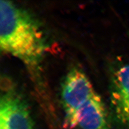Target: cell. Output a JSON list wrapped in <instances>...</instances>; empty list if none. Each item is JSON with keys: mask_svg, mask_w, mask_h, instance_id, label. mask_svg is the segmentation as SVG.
<instances>
[{"mask_svg": "<svg viewBox=\"0 0 129 129\" xmlns=\"http://www.w3.org/2000/svg\"><path fill=\"white\" fill-rule=\"evenodd\" d=\"M0 124L3 129H34L29 109L13 94L0 96Z\"/></svg>", "mask_w": 129, "mask_h": 129, "instance_id": "cell-5", "label": "cell"}, {"mask_svg": "<svg viewBox=\"0 0 129 129\" xmlns=\"http://www.w3.org/2000/svg\"><path fill=\"white\" fill-rule=\"evenodd\" d=\"M95 92L89 79L81 71L73 69L68 73L61 89L62 102L67 122Z\"/></svg>", "mask_w": 129, "mask_h": 129, "instance_id": "cell-2", "label": "cell"}, {"mask_svg": "<svg viewBox=\"0 0 129 129\" xmlns=\"http://www.w3.org/2000/svg\"><path fill=\"white\" fill-rule=\"evenodd\" d=\"M47 48L43 30L34 18L13 2L0 0V51L35 67Z\"/></svg>", "mask_w": 129, "mask_h": 129, "instance_id": "cell-1", "label": "cell"}, {"mask_svg": "<svg viewBox=\"0 0 129 129\" xmlns=\"http://www.w3.org/2000/svg\"><path fill=\"white\" fill-rule=\"evenodd\" d=\"M109 93L111 108L116 120L129 128V62L112 69Z\"/></svg>", "mask_w": 129, "mask_h": 129, "instance_id": "cell-3", "label": "cell"}, {"mask_svg": "<svg viewBox=\"0 0 129 129\" xmlns=\"http://www.w3.org/2000/svg\"><path fill=\"white\" fill-rule=\"evenodd\" d=\"M67 123L71 127L81 129H111L106 106L96 92Z\"/></svg>", "mask_w": 129, "mask_h": 129, "instance_id": "cell-4", "label": "cell"}]
</instances>
